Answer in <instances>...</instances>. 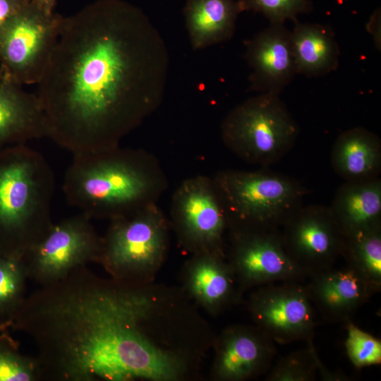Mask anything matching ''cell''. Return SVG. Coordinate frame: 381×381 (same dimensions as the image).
Listing matches in <instances>:
<instances>
[{
    "label": "cell",
    "instance_id": "2e32d148",
    "mask_svg": "<svg viewBox=\"0 0 381 381\" xmlns=\"http://www.w3.org/2000/svg\"><path fill=\"white\" fill-rule=\"evenodd\" d=\"M184 277L189 296L212 313L236 302L242 292L223 253H194L185 267Z\"/></svg>",
    "mask_w": 381,
    "mask_h": 381
},
{
    "label": "cell",
    "instance_id": "4316f807",
    "mask_svg": "<svg viewBox=\"0 0 381 381\" xmlns=\"http://www.w3.org/2000/svg\"><path fill=\"white\" fill-rule=\"evenodd\" d=\"M347 335L345 341L346 353L356 368H361L381 362V342L359 329L350 321L347 322Z\"/></svg>",
    "mask_w": 381,
    "mask_h": 381
},
{
    "label": "cell",
    "instance_id": "d4e9b609",
    "mask_svg": "<svg viewBox=\"0 0 381 381\" xmlns=\"http://www.w3.org/2000/svg\"><path fill=\"white\" fill-rule=\"evenodd\" d=\"M306 349L291 352L274 364L266 376L268 381H312L316 377L322 363L312 340Z\"/></svg>",
    "mask_w": 381,
    "mask_h": 381
},
{
    "label": "cell",
    "instance_id": "44dd1931",
    "mask_svg": "<svg viewBox=\"0 0 381 381\" xmlns=\"http://www.w3.org/2000/svg\"><path fill=\"white\" fill-rule=\"evenodd\" d=\"M294 23L291 41L297 74L317 78L337 70L340 52L332 29L327 25Z\"/></svg>",
    "mask_w": 381,
    "mask_h": 381
},
{
    "label": "cell",
    "instance_id": "52a82bcc",
    "mask_svg": "<svg viewBox=\"0 0 381 381\" xmlns=\"http://www.w3.org/2000/svg\"><path fill=\"white\" fill-rule=\"evenodd\" d=\"M64 17L32 0L0 30V68L21 85L38 84L60 33Z\"/></svg>",
    "mask_w": 381,
    "mask_h": 381
},
{
    "label": "cell",
    "instance_id": "484cf974",
    "mask_svg": "<svg viewBox=\"0 0 381 381\" xmlns=\"http://www.w3.org/2000/svg\"><path fill=\"white\" fill-rule=\"evenodd\" d=\"M240 12L252 11L265 16L270 23L298 20L300 14L313 9L311 0H237Z\"/></svg>",
    "mask_w": 381,
    "mask_h": 381
},
{
    "label": "cell",
    "instance_id": "603a6c76",
    "mask_svg": "<svg viewBox=\"0 0 381 381\" xmlns=\"http://www.w3.org/2000/svg\"><path fill=\"white\" fill-rule=\"evenodd\" d=\"M28 279L23 258L0 255V324L13 323L26 298Z\"/></svg>",
    "mask_w": 381,
    "mask_h": 381
},
{
    "label": "cell",
    "instance_id": "4fadbf2b",
    "mask_svg": "<svg viewBox=\"0 0 381 381\" xmlns=\"http://www.w3.org/2000/svg\"><path fill=\"white\" fill-rule=\"evenodd\" d=\"M274 341L257 326H234L216 341L214 378L242 381L267 372L277 353Z\"/></svg>",
    "mask_w": 381,
    "mask_h": 381
},
{
    "label": "cell",
    "instance_id": "9c48e42d",
    "mask_svg": "<svg viewBox=\"0 0 381 381\" xmlns=\"http://www.w3.org/2000/svg\"><path fill=\"white\" fill-rule=\"evenodd\" d=\"M171 224L179 242L191 253H224L229 229L212 178L198 175L183 181L171 202Z\"/></svg>",
    "mask_w": 381,
    "mask_h": 381
},
{
    "label": "cell",
    "instance_id": "3957f363",
    "mask_svg": "<svg viewBox=\"0 0 381 381\" xmlns=\"http://www.w3.org/2000/svg\"><path fill=\"white\" fill-rule=\"evenodd\" d=\"M54 190L40 152L26 144L0 149V255L23 258L46 235Z\"/></svg>",
    "mask_w": 381,
    "mask_h": 381
},
{
    "label": "cell",
    "instance_id": "30bf717a",
    "mask_svg": "<svg viewBox=\"0 0 381 381\" xmlns=\"http://www.w3.org/2000/svg\"><path fill=\"white\" fill-rule=\"evenodd\" d=\"M227 260L241 291L253 286L308 278L285 250L279 229L229 230Z\"/></svg>",
    "mask_w": 381,
    "mask_h": 381
},
{
    "label": "cell",
    "instance_id": "1f68e13d",
    "mask_svg": "<svg viewBox=\"0 0 381 381\" xmlns=\"http://www.w3.org/2000/svg\"><path fill=\"white\" fill-rule=\"evenodd\" d=\"M2 76H3V71H2V69L0 68V79L1 78Z\"/></svg>",
    "mask_w": 381,
    "mask_h": 381
},
{
    "label": "cell",
    "instance_id": "8fae6325",
    "mask_svg": "<svg viewBox=\"0 0 381 381\" xmlns=\"http://www.w3.org/2000/svg\"><path fill=\"white\" fill-rule=\"evenodd\" d=\"M300 282L260 286L250 297L248 308L256 326L275 343L312 340L316 327L315 306Z\"/></svg>",
    "mask_w": 381,
    "mask_h": 381
},
{
    "label": "cell",
    "instance_id": "83f0119b",
    "mask_svg": "<svg viewBox=\"0 0 381 381\" xmlns=\"http://www.w3.org/2000/svg\"><path fill=\"white\" fill-rule=\"evenodd\" d=\"M31 0H0V30Z\"/></svg>",
    "mask_w": 381,
    "mask_h": 381
},
{
    "label": "cell",
    "instance_id": "7402d4cb",
    "mask_svg": "<svg viewBox=\"0 0 381 381\" xmlns=\"http://www.w3.org/2000/svg\"><path fill=\"white\" fill-rule=\"evenodd\" d=\"M378 291L381 287V226L343 236L341 255Z\"/></svg>",
    "mask_w": 381,
    "mask_h": 381
},
{
    "label": "cell",
    "instance_id": "e0dca14e",
    "mask_svg": "<svg viewBox=\"0 0 381 381\" xmlns=\"http://www.w3.org/2000/svg\"><path fill=\"white\" fill-rule=\"evenodd\" d=\"M48 138L46 115L37 94L4 75L0 79V149Z\"/></svg>",
    "mask_w": 381,
    "mask_h": 381
},
{
    "label": "cell",
    "instance_id": "8992f818",
    "mask_svg": "<svg viewBox=\"0 0 381 381\" xmlns=\"http://www.w3.org/2000/svg\"><path fill=\"white\" fill-rule=\"evenodd\" d=\"M168 222L157 203L110 220L98 264L118 280L148 282L168 249Z\"/></svg>",
    "mask_w": 381,
    "mask_h": 381
},
{
    "label": "cell",
    "instance_id": "5b68a950",
    "mask_svg": "<svg viewBox=\"0 0 381 381\" xmlns=\"http://www.w3.org/2000/svg\"><path fill=\"white\" fill-rule=\"evenodd\" d=\"M299 126L279 95L262 92L231 109L221 125L224 145L248 164L266 167L294 147Z\"/></svg>",
    "mask_w": 381,
    "mask_h": 381
},
{
    "label": "cell",
    "instance_id": "d6986e66",
    "mask_svg": "<svg viewBox=\"0 0 381 381\" xmlns=\"http://www.w3.org/2000/svg\"><path fill=\"white\" fill-rule=\"evenodd\" d=\"M334 172L345 181H361L379 177L381 141L373 132L354 127L341 133L331 152Z\"/></svg>",
    "mask_w": 381,
    "mask_h": 381
},
{
    "label": "cell",
    "instance_id": "cb8c5ba5",
    "mask_svg": "<svg viewBox=\"0 0 381 381\" xmlns=\"http://www.w3.org/2000/svg\"><path fill=\"white\" fill-rule=\"evenodd\" d=\"M43 380L37 358L23 353L19 343L8 332H0V381Z\"/></svg>",
    "mask_w": 381,
    "mask_h": 381
},
{
    "label": "cell",
    "instance_id": "277c9868",
    "mask_svg": "<svg viewBox=\"0 0 381 381\" xmlns=\"http://www.w3.org/2000/svg\"><path fill=\"white\" fill-rule=\"evenodd\" d=\"M229 230H277L303 204L309 190L267 169H226L213 177Z\"/></svg>",
    "mask_w": 381,
    "mask_h": 381
},
{
    "label": "cell",
    "instance_id": "5bb4252c",
    "mask_svg": "<svg viewBox=\"0 0 381 381\" xmlns=\"http://www.w3.org/2000/svg\"><path fill=\"white\" fill-rule=\"evenodd\" d=\"M291 34L284 23H270L245 42L251 90L280 95L294 78L297 71Z\"/></svg>",
    "mask_w": 381,
    "mask_h": 381
},
{
    "label": "cell",
    "instance_id": "9a60e30c",
    "mask_svg": "<svg viewBox=\"0 0 381 381\" xmlns=\"http://www.w3.org/2000/svg\"><path fill=\"white\" fill-rule=\"evenodd\" d=\"M306 285L313 306L332 322H349L356 311L377 292L355 269L346 265L311 275Z\"/></svg>",
    "mask_w": 381,
    "mask_h": 381
},
{
    "label": "cell",
    "instance_id": "f546056e",
    "mask_svg": "<svg viewBox=\"0 0 381 381\" xmlns=\"http://www.w3.org/2000/svg\"><path fill=\"white\" fill-rule=\"evenodd\" d=\"M32 1L47 12H54L56 0H32Z\"/></svg>",
    "mask_w": 381,
    "mask_h": 381
},
{
    "label": "cell",
    "instance_id": "4dcf8cb0",
    "mask_svg": "<svg viewBox=\"0 0 381 381\" xmlns=\"http://www.w3.org/2000/svg\"><path fill=\"white\" fill-rule=\"evenodd\" d=\"M12 322H6L0 324V332L8 330L12 326Z\"/></svg>",
    "mask_w": 381,
    "mask_h": 381
},
{
    "label": "cell",
    "instance_id": "7c38bea8",
    "mask_svg": "<svg viewBox=\"0 0 381 381\" xmlns=\"http://www.w3.org/2000/svg\"><path fill=\"white\" fill-rule=\"evenodd\" d=\"M279 231L287 254L308 278L333 267L341 255L343 234L329 207L303 205Z\"/></svg>",
    "mask_w": 381,
    "mask_h": 381
},
{
    "label": "cell",
    "instance_id": "ba28073f",
    "mask_svg": "<svg viewBox=\"0 0 381 381\" xmlns=\"http://www.w3.org/2000/svg\"><path fill=\"white\" fill-rule=\"evenodd\" d=\"M102 236L91 219L80 213L52 225L23 256L29 280L40 286L54 283L74 270L98 263Z\"/></svg>",
    "mask_w": 381,
    "mask_h": 381
},
{
    "label": "cell",
    "instance_id": "7a4b0ae2",
    "mask_svg": "<svg viewBox=\"0 0 381 381\" xmlns=\"http://www.w3.org/2000/svg\"><path fill=\"white\" fill-rule=\"evenodd\" d=\"M167 185L155 157L119 145L73 154L63 192L68 203L90 219L112 220L157 203Z\"/></svg>",
    "mask_w": 381,
    "mask_h": 381
},
{
    "label": "cell",
    "instance_id": "ac0fdd59",
    "mask_svg": "<svg viewBox=\"0 0 381 381\" xmlns=\"http://www.w3.org/2000/svg\"><path fill=\"white\" fill-rule=\"evenodd\" d=\"M343 236L381 226V180L345 181L329 206Z\"/></svg>",
    "mask_w": 381,
    "mask_h": 381
},
{
    "label": "cell",
    "instance_id": "f1b7e54d",
    "mask_svg": "<svg viewBox=\"0 0 381 381\" xmlns=\"http://www.w3.org/2000/svg\"><path fill=\"white\" fill-rule=\"evenodd\" d=\"M368 31L374 37L376 47L380 48V10L377 9L371 16L368 24Z\"/></svg>",
    "mask_w": 381,
    "mask_h": 381
},
{
    "label": "cell",
    "instance_id": "ffe728a7",
    "mask_svg": "<svg viewBox=\"0 0 381 381\" xmlns=\"http://www.w3.org/2000/svg\"><path fill=\"white\" fill-rule=\"evenodd\" d=\"M240 13L234 0H187L183 16L193 49H202L229 40Z\"/></svg>",
    "mask_w": 381,
    "mask_h": 381
},
{
    "label": "cell",
    "instance_id": "6da1fadb",
    "mask_svg": "<svg viewBox=\"0 0 381 381\" xmlns=\"http://www.w3.org/2000/svg\"><path fill=\"white\" fill-rule=\"evenodd\" d=\"M169 68L160 32L124 0L64 17L37 84L48 138L73 155L119 146L161 105Z\"/></svg>",
    "mask_w": 381,
    "mask_h": 381
}]
</instances>
